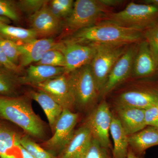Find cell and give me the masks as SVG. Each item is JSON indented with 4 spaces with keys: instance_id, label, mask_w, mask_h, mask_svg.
<instances>
[{
    "instance_id": "2",
    "label": "cell",
    "mask_w": 158,
    "mask_h": 158,
    "mask_svg": "<svg viewBox=\"0 0 158 158\" xmlns=\"http://www.w3.org/2000/svg\"><path fill=\"white\" fill-rule=\"evenodd\" d=\"M142 31L126 27L109 20H102L96 24L74 33L69 40L90 44H125L130 45L141 41Z\"/></svg>"
},
{
    "instance_id": "4",
    "label": "cell",
    "mask_w": 158,
    "mask_h": 158,
    "mask_svg": "<svg viewBox=\"0 0 158 158\" xmlns=\"http://www.w3.org/2000/svg\"><path fill=\"white\" fill-rule=\"evenodd\" d=\"M103 20L110 21L123 27L143 31L158 22V8L131 2L122 11L108 13Z\"/></svg>"
},
{
    "instance_id": "27",
    "label": "cell",
    "mask_w": 158,
    "mask_h": 158,
    "mask_svg": "<svg viewBox=\"0 0 158 158\" xmlns=\"http://www.w3.org/2000/svg\"><path fill=\"white\" fill-rule=\"evenodd\" d=\"M21 13L17 1L0 0V16L7 18L11 21L19 22L21 20Z\"/></svg>"
},
{
    "instance_id": "36",
    "label": "cell",
    "mask_w": 158,
    "mask_h": 158,
    "mask_svg": "<svg viewBox=\"0 0 158 158\" xmlns=\"http://www.w3.org/2000/svg\"><path fill=\"white\" fill-rule=\"evenodd\" d=\"M19 158H34L21 145V144L19 146Z\"/></svg>"
},
{
    "instance_id": "8",
    "label": "cell",
    "mask_w": 158,
    "mask_h": 158,
    "mask_svg": "<svg viewBox=\"0 0 158 158\" xmlns=\"http://www.w3.org/2000/svg\"><path fill=\"white\" fill-rule=\"evenodd\" d=\"M113 117L108 104L104 101L90 113L84 125L90 130L92 138L108 150L111 147L110 128Z\"/></svg>"
},
{
    "instance_id": "15",
    "label": "cell",
    "mask_w": 158,
    "mask_h": 158,
    "mask_svg": "<svg viewBox=\"0 0 158 158\" xmlns=\"http://www.w3.org/2000/svg\"><path fill=\"white\" fill-rule=\"evenodd\" d=\"M9 123L0 118V158H19L23 135Z\"/></svg>"
},
{
    "instance_id": "14",
    "label": "cell",
    "mask_w": 158,
    "mask_h": 158,
    "mask_svg": "<svg viewBox=\"0 0 158 158\" xmlns=\"http://www.w3.org/2000/svg\"><path fill=\"white\" fill-rule=\"evenodd\" d=\"M116 106L146 110L158 106V90L137 89L123 92L117 98Z\"/></svg>"
},
{
    "instance_id": "10",
    "label": "cell",
    "mask_w": 158,
    "mask_h": 158,
    "mask_svg": "<svg viewBox=\"0 0 158 158\" xmlns=\"http://www.w3.org/2000/svg\"><path fill=\"white\" fill-rule=\"evenodd\" d=\"M139 43L130 45L118 59L111 70L104 87L101 91L100 96H106L130 76H132L133 63Z\"/></svg>"
},
{
    "instance_id": "38",
    "label": "cell",
    "mask_w": 158,
    "mask_h": 158,
    "mask_svg": "<svg viewBox=\"0 0 158 158\" xmlns=\"http://www.w3.org/2000/svg\"><path fill=\"white\" fill-rule=\"evenodd\" d=\"M127 158H140L131 149H129Z\"/></svg>"
},
{
    "instance_id": "20",
    "label": "cell",
    "mask_w": 158,
    "mask_h": 158,
    "mask_svg": "<svg viewBox=\"0 0 158 158\" xmlns=\"http://www.w3.org/2000/svg\"><path fill=\"white\" fill-rule=\"evenodd\" d=\"M28 95L31 100L37 102L43 110L53 134L57 121L63 112V108L49 95L41 90H31Z\"/></svg>"
},
{
    "instance_id": "9",
    "label": "cell",
    "mask_w": 158,
    "mask_h": 158,
    "mask_svg": "<svg viewBox=\"0 0 158 158\" xmlns=\"http://www.w3.org/2000/svg\"><path fill=\"white\" fill-rule=\"evenodd\" d=\"M59 51L65 59V73H69L86 65H90L96 52V46L66 40L62 42Z\"/></svg>"
},
{
    "instance_id": "11",
    "label": "cell",
    "mask_w": 158,
    "mask_h": 158,
    "mask_svg": "<svg viewBox=\"0 0 158 158\" xmlns=\"http://www.w3.org/2000/svg\"><path fill=\"white\" fill-rule=\"evenodd\" d=\"M34 87L49 95L63 110L72 111L75 107L67 73L50 79Z\"/></svg>"
},
{
    "instance_id": "39",
    "label": "cell",
    "mask_w": 158,
    "mask_h": 158,
    "mask_svg": "<svg viewBox=\"0 0 158 158\" xmlns=\"http://www.w3.org/2000/svg\"><path fill=\"white\" fill-rule=\"evenodd\" d=\"M11 22V21L10 20V19H9L0 16V23H6L9 24Z\"/></svg>"
},
{
    "instance_id": "7",
    "label": "cell",
    "mask_w": 158,
    "mask_h": 158,
    "mask_svg": "<svg viewBox=\"0 0 158 158\" xmlns=\"http://www.w3.org/2000/svg\"><path fill=\"white\" fill-rule=\"evenodd\" d=\"M78 118V113L63 110L56 124L53 135L40 145L57 157L72 138Z\"/></svg>"
},
{
    "instance_id": "17",
    "label": "cell",
    "mask_w": 158,
    "mask_h": 158,
    "mask_svg": "<svg viewBox=\"0 0 158 158\" xmlns=\"http://www.w3.org/2000/svg\"><path fill=\"white\" fill-rule=\"evenodd\" d=\"M65 73L64 67L32 64L29 65L24 75L20 77V80L22 85L34 87Z\"/></svg>"
},
{
    "instance_id": "30",
    "label": "cell",
    "mask_w": 158,
    "mask_h": 158,
    "mask_svg": "<svg viewBox=\"0 0 158 158\" xmlns=\"http://www.w3.org/2000/svg\"><path fill=\"white\" fill-rule=\"evenodd\" d=\"M0 46L8 59L15 65H19L21 54L19 45L0 35Z\"/></svg>"
},
{
    "instance_id": "25",
    "label": "cell",
    "mask_w": 158,
    "mask_h": 158,
    "mask_svg": "<svg viewBox=\"0 0 158 158\" xmlns=\"http://www.w3.org/2000/svg\"><path fill=\"white\" fill-rule=\"evenodd\" d=\"M20 144L34 158H56L26 134L22 136Z\"/></svg>"
},
{
    "instance_id": "33",
    "label": "cell",
    "mask_w": 158,
    "mask_h": 158,
    "mask_svg": "<svg viewBox=\"0 0 158 158\" xmlns=\"http://www.w3.org/2000/svg\"><path fill=\"white\" fill-rule=\"evenodd\" d=\"M0 65L19 75L23 73V69L19 65H15L10 61L6 56L0 46Z\"/></svg>"
},
{
    "instance_id": "29",
    "label": "cell",
    "mask_w": 158,
    "mask_h": 158,
    "mask_svg": "<svg viewBox=\"0 0 158 158\" xmlns=\"http://www.w3.org/2000/svg\"><path fill=\"white\" fill-rule=\"evenodd\" d=\"M34 64L65 67V57L61 51L56 49L51 50L47 52L42 58Z\"/></svg>"
},
{
    "instance_id": "1",
    "label": "cell",
    "mask_w": 158,
    "mask_h": 158,
    "mask_svg": "<svg viewBox=\"0 0 158 158\" xmlns=\"http://www.w3.org/2000/svg\"><path fill=\"white\" fill-rule=\"evenodd\" d=\"M28 95L0 96V118L11 123L31 138L42 140L46 136L47 127L32 108Z\"/></svg>"
},
{
    "instance_id": "16",
    "label": "cell",
    "mask_w": 158,
    "mask_h": 158,
    "mask_svg": "<svg viewBox=\"0 0 158 158\" xmlns=\"http://www.w3.org/2000/svg\"><path fill=\"white\" fill-rule=\"evenodd\" d=\"M117 118L128 136L140 131L147 127L145 110L138 108L116 106Z\"/></svg>"
},
{
    "instance_id": "26",
    "label": "cell",
    "mask_w": 158,
    "mask_h": 158,
    "mask_svg": "<svg viewBox=\"0 0 158 158\" xmlns=\"http://www.w3.org/2000/svg\"><path fill=\"white\" fill-rule=\"evenodd\" d=\"M74 2L73 0H52L49 1V9L58 19L65 20L71 14Z\"/></svg>"
},
{
    "instance_id": "34",
    "label": "cell",
    "mask_w": 158,
    "mask_h": 158,
    "mask_svg": "<svg viewBox=\"0 0 158 158\" xmlns=\"http://www.w3.org/2000/svg\"><path fill=\"white\" fill-rule=\"evenodd\" d=\"M145 121L147 126L158 128V106L145 110Z\"/></svg>"
},
{
    "instance_id": "32",
    "label": "cell",
    "mask_w": 158,
    "mask_h": 158,
    "mask_svg": "<svg viewBox=\"0 0 158 158\" xmlns=\"http://www.w3.org/2000/svg\"><path fill=\"white\" fill-rule=\"evenodd\" d=\"M80 158H111L108 149L92 138L89 146Z\"/></svg>"
},
{
    "instance_id": "24",
    "label": "cell",
    "mask_w": 158,
    "mask_h": 158,
    "mask_svg": "<svg viewBox=\"0 0 158 158\" xmlns=\"http://www.w3.org/2000/svg\"><path fill=\"white\" fill-rule=\"evenodd\" d=\"M20 77L13 72L0 65V96L20 95L22 85Z\"/></svg>"
},
{
    "instance_id": "13",
    "label": "cell",
    "mask_w": 158,
    "mask_h": 158,
    "mask_svg": "<svg viewBox=\"0 0 158 158\" xmlns=\"http://www.w3.org/2000/svg\"><path fill=\"white\" fill-rule=\"evenodd\" d=\"M49 1L40 10L30 16L31 29L40 38H50L59 32L62 21L55 17L49 9Z\"/></svg>"
},
{
    "instance_id": "5",
    "label": "cell",
    "mask_w": 158,
    "mask_h": 158,
    "mask_svg": "<svg viewBox=\"0 0 158 158\" xmlns=\"http://www.w3.org/2000/svg\"><path fill=\"white\" fill-rule=\"evenodd\" d=\"M67 74L75 106L81 110L92 107L97 100L100 92L90 65H85Z\"/></svg>"
},
{
    "instance_id": "3",
    "label": "cell",
    "mask_w": 158,
    "mask_h": 158,
    "mask_svg": "<svg viewBox=\"0 0 158 158\" xmlns=\"http://www.w3.org/2000/svg\"><path fill=\"white\" fill-rule=\"evenodd\" d=\"M111 8L100 0H77L71 14L64 20L62 27L69 33H76L102 21Z\"/></svg>"
},
{
    "instance_id": "19",
    "label": "cell",
    "mask_w": 158,
    "mask_h": 158,
    "mask_svg": "<svg viewBox=\"0 0 158 158\" xmlns=\"http://www.w3.org/2000/svg\"><path fill=\"white\" fill-rule=\"evenodd\" d=\"M92 137L85 126L75 131L72 138L56 158H80L87 149Z\"/></svg>"
},
{
    "instance_id": "37",
    "label": "cell",
    "mask_w": 158,
    "mask_h": 158,
    "mask_svg": "<svg viewBox=\"0 0 158 158\" xmlns=\"http://www.w3.org/2000/svg\"><path fill=\"white\" fill-rule=\"evenodd\" d=\"M142 4H146L158 8V0H144L141 1Z\"/></svg>"
},
{
    "instance_id": "22",
    "label": "cell",
    "mask_w": 158,
    "mask_h": 158,
    "mask_svg": "<svg viewBox=\"0 0 158 158\" xmlns=\"http://www.w3.org/2000/svg\"><path fill=\"white\" fill-rule=\"evenodd\" d=\"M110 134L113 138V158H127L129 150L128 136L118 118L113 116L110 128Z\"/></svg>"
},
{
    "instance_id": "18",
    "label": "cell",
    "mask_w": 158,
    "mask_h": 158,
    "mask_svg": "<svg viewBox=\"0 0 158 158\" xmlns=\"http://www.w3.org/2000/svg\"><path fill=\"white\" fill-rule=\"evenodd\" d=\"M157 69L148 44L145 40H141L134 59L132 76L136 78L148 77Z\"/></svg>"
},
{
    "instance_id": "21",
    "label": "cell",
    "mask_w": 158,
    "mask_h": 158,
    "mask_svg": "<svg viewBox=\"0 0 158 158\" xmlns=\"http://www.w3.org/2000/svg\"><path fill=\"white\" fill-rule=\"evenodd\" d=\"M131 149L136 154H142L150 148L158 145V128L147 126L128 136Z\"/></svg>"
},
{
    "instance_id": "6",
    "label": "cell",
    "mask_w": 158,
    "mask_h": 158,
    "mask_svg": "<svg viewBox=\"0 0 158 158\" xmlns=\"http://www.w3.org/2000/svg\"><path fill=\"white\" fill-rule=\"evenodd\" d=\"M129 45L125 44L95 45L96 52L90 65L100 95L114 65Z\"/></svg>"
},
{
    "instance_id": "31",
    "label": "cell",
    "mask_w": 158,
    "mask_h": 158,
    "mask_svg": "<svg viewBox=\"0 0 158 158\" xmlns=\"http://www.w3.org/2000/svg\"><path fill=\"white\" fill-rule=\"evenodd\" d=\"M46 0H19L17 1L21 12L29 16L36 13L48 2Z\"/></svg>"
},
{
    "instance_id": "28",
    "label": "cell",
    "mask_w": 158,
    "mask_h": 158,
    "mask_svg": "<svg viewBox=\"0 0 158 158\" xmlns=\"http://www.w3.org/2000/svg\"><path fill=\"white\" fill-rule=\"evenodd\" d=\"M143 37L148 44L153 58L158 68V22L144 31Z\"/></svg>"
},
{
    "instance_id": "35",
    "label": "cell",
    "mask_w": 158,
    "mask_h": 158,
    "mask_svg": "<svg viewBox=\"0 0 158 158\" xmlns=\"http://www.w3.org/2000/svg\"><path fill=\"white\" fill-rule=\"evenodd\" d=\"M105 6L112 8V7H116L122 5L123 3H124V1L122 0H100Z\"/></svg>"
},
{
    "instance_id": "12",
    "label": "cell",
    "mask_w": 158,
    "mask_h": 158,
    "mask_svg": "<svg viewBox=\"0 0 158 158\" xmlns=\"http://www.w3.org/2000/svg\"><path fill=\"white\" fill-rule=\"evenodd\" d=\"M62 42H58L52 38H39L31 42L19 45L20 52L19 66L23 69L24 67L35 64L40 60L48 51L59 50Z\"/></svg>"
},
{
    "instance_id": "23",
    "label": "cell",
    "mask_w": 158,
    "mask_h": 158,
    "mask_svg": "<svg viewBox=\"0 0 158 158\" xmlns=\"http://www.w3.org/2000/svg\"><path fill=\"white\" fill-rule=\"evenodd\" d=\"M0 35L18 45L27 43L38 38L36 32L31 28H23L3 23H0Z\"/></svg>"
}]
</instances>
